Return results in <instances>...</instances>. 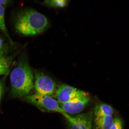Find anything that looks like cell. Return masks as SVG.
Listing matches in <instances>:
<instances>
[{
  "label": "cell",
  "mask_w": 129,
  "mask_h": 129,
  "mask_svg": "<svg viewBox=\"0 0 129 129\" xmlns=\"http://www.w3.org/2000/svg\"><path fill=\"white\" fill-rule=\"evenodd\" d=\"M12 1L9 0H0V5L4 7V6L7 5L12 3Z\"/></svg>",
  "instance_id": "obj_16"
},
{
  "label": "cell",
  "mask_w": 129,
  "mask_h": 129,
  "mask_svg": "<svg viewBox=\"0 0 129 129\" xmlns=\"http://www.w3.org/2000/svg\"><path fill=\"white\" fill-rule=\"evenodd\" d=\"M62 115L68 120L69 129H92L93 117L92 112L81 114L74 117L67 113Z\"/></svg>",
  "instance_id": "obj_6"
},
{
  "label": "cell",
  "mask_w": 129,
  "mask_h": 129,
  "mask_svg": "<svg viewBox=\"0 0 129 129\" xmlns=\"http://www.w3.org/2000/svg\"><path fill=\"white\" fill-rule=\"evenodd\" d=\"M0 30H1L9 40L11 44H14L13 41L11 39L8 33L5 20V9L3 6L0 5Z\"/></svg>",
  "instance_id": "obj_11"
},
{
  "label": "cell",
  "mask_w": 129,
  "mask_h": 129,
  "mask_svg": "<svg viewBox=\"0 0 129 129\" xmlns=\"http://www.w3.org/2000/svg\"><path fill=\"white\" fill-rule=\"evenodd\" d=\"M113 120L112 116L95 117L94 120L95 129H109Z\"/></svg>",
  "instance_id": "obj_10"
},
{
  "label": "cell",
  "mask_w": 129,
  "mask_h": 129,
  "mask_svg": "<svg viewBox=\"0 0 129 129\" xmlns=\"http://www.w3.org/2000/svg\"><path fill=\"white\" fill-rule=\"evenodd\" d=\"M114 109L109 105L101 104L96 106L94 109V115L95 117H100L107 116H112Z\"/></svg>",
  "instance_id": "obj_8"
},
{
  "label": "cell",
  "mask_w": 129,
  "mask_h": 129,
  "mask_svg": "<svg viewBox=\"0 0 129 129\" xmlns=\"http://www.w3.org/2000/svg\"><path fill=\"white\" fill-rule=\"evenodd\" d=\"M35 78L34 88L36 90L37 93L51 96L56 91L55 82L50 77L43 73H35Z\"/></svg>",
  "instance_id": "obj_4"
},
{
  "label": "cell",
  "mask_w": 129,
  "mask_h": 129,
  "mask_svg": "<svg viewBox=\"0 0 129 129\" xmlns=\"http://www.w3.org/2000/svg\"><path fill=\"white\" fill-rule=\"evenodd\" d=\"M89 96L88 92L65 84H61L56 89L55 96L59 104L68 102L79 97Z\"/></svg>",
  "instance_id": "obj_5"
},
{
  "label": "cell",
  "mask_w": 129,
  "mask_h": 129,
  "mask_svg": "<svg viewBox=\"0 0 129 129\" xmlns=\"http://www.w3.org/2000/svg\"><path fill=\"white\" fill-rule=\"evenodd\" d=\"M4 46V41L3 39L0 38V48Z\"/></svg>",
  "instance_id": "obj_17"
},
{
  "label": "cell",
  "mask_w": 129,
  "mask_h": 129,
  "mask_svg": "<svg viewBox=\"0 0 129 129\" xmlns=\"http://www.w3.org/2000/svg\"><path fill=\"white\" fill-rule=\"evenodd\" d=\"M7 51V48L4 46L0 48V56L5 55Z\"/></svg>",
  "instance_id": "obj_14"
},
{
  "label": "cell",
  "mask_w": 129,
  "mask_h": 129,
  "mask_svg": "<svg viewBox=\"0 0 129 129\" xmlns=\"http://www.w3.org/2000/svg\"><path fill=\"white\" fill-rule=\"evenodd\" d=\"M69 2L67 0H47L43 2V4L49 7L62 8L68 5Z\"/></svg>",
  "instance_id": "obj_12"
},
{
  "label": "cell",
  "mask_w": 129,
  "mask_h": 129,
  "mask_svg": "<svg viewBox=\"0 0 129 129\" xmlns=\"http://www.w3.org/2000/svg\"><path fill=\"white\" fill-rule=\"evenodd\" d=\"M4 83L3 81H0V103L2 98L3 92H4Z\"/></svg>",
  "instance_id": "obj_15"
},
{
  "label": "cell",
  "mask_w": 129,
  "mask_h": 129,
  "mask_svg": "<svg viewBox=\"0 0 129 129\" xmlns=\"http://www.w3.org/2000/svg\"><path fill=\"white\" fill-rule=\"evenodd\" d=\"M109 129H123L122 120L119 117L114 119L113 122Z\"/></svg>",
  "instance_id": "obj_13"
},
{
  "label": "cell",
  "mask_w": 129,
  "mask_h": 129,
  "mask_svg": "<svg viewBox=\"0 0 129 129\" xmlns=\"http://www.w3.org/2000/svg\"><path fill=\"white\" fill-rule=\"evenodd\" d=\"M90 100L89 96L79 97L61 104L60 107L67 114H77L83 110Z\"/></svg>",
  "instance_id": "obj_7"
},
{
  "label": "cell",
  "mask_w": 129,
  "mask_h": 129,
  "mask_svg": "<svg viewBox=\"0 0 129 129\" xmlns=\"http://www.w3.org/2000/svg\"><path fill=\"white\" fill-rule=\"evenodd\" d=\"M17 54V52L11 56L5 55L0 56V75H6L8 73L12 61Z\"/></svg>",
  "instance_id": "obj_9"
},
{
  "label": "cell",
  "mask_w": 129,
  "mask_h": 129,
  "mask_svg": "<svg viewBox=\"0 0 129 129\" xmlns=\"http://www.w3.org/2000/svg\"><path fill=\"white\" fill-rule=\"evenodd\" d=\"M48 25L46 16L30 8L22 9L18 13L14 24L16 31L25 36L41 34Z\"/></svg>",
  "instance_id": "obj_2"
},
{
  "label": "cell",
  "mask_w": 129,
  "mask_h": 129,
  "mask_svg": "<svg viewBox=\"0 0 129 129\" xmlns=\"http://www.w3.org/2000/svg\"><path fill=\"white\" fill-rule=\"evenodd\" d=\"M24 100L36 106L43 112H54L62 114L66 113L63 110L57 101L50 96L37 93L24 97Z\"/></svg>",
  "instance_id": "obj_3"
},
{
  "label": "cell",
  "mask_w": 129,
  "mask_h": 129,
  "mask_svg": "<svg viewBox=\"0 0 129 129\" xmlns=\"http://www.w3.org/2000/svg\"><path fill=\"white\" fill-rule=\"evenodd\" d=\"M11 94L14 98L28 95L34 88V77L26 55H21L17 66L11 73Z\"/></svg>",
  "instance_id": "obj_1"
}]
</instances>
